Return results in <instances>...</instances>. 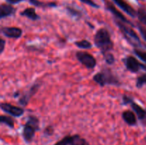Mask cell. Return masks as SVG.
Here are the masks:
<instances>
[{"instance_id":"cell-17","label":"cell","mask_w":146,"mask_h":145,"mask_svg":"<svg viewBox=\"0 0 146 145\" xmlns=\"http://www.w3.org/2000/svg\"><path fill=\"white\" fill-rule=\"evenodd\" d=\"M69 145H90L88 141L81 137L79 134H74L71 136Z\"/></svg>"},{"instance_id":"cell-16","label":"cell","mask_w":146,"mask_h":145,"mask_svg":"<svg viewBox=\"0 0 146 145\" xmlns=\"http://www.w3.org/2000/svg\"><path fill=\"white\" fill-rule=\"evenodd\" d=\"M29 2L34 7L41 8H53L57 7V4L56 2H44L39 0H29Z\"/></svg>"},{"instance_id":"cell-13","label":"cell","mask_w":146,"mask_h":145,"mask_svg":"<svg viewBox=\"0 0 146 145\" xmlns=\"http://www.w3.org/2000/svg\"><path fill=\"white\" fill-rule=\"evenodd\" d=\"M121 116H122L124 122L129 126H135L137 125V118L138 117L133 110L127 109V110L123 111Z\"/></svg>"},{"instance_id":"cell-15","label":"cell","mask_w":146,"mask_h":145,"mask_svg":"<svg viewBox=\"0 0 146 145\" xmlns=\"http://www.w3.org/2000/svg\"><path fill=\"white\" fill-rule=\"evenodd\" d=\"M20 15L21 16L27 17V18H29V19L32 20L34 21L40 19V16L36 14V9L34 8H33V7L26 8L24 11H22L20 13Z\"/></svg>"},{"instance_id":"cell-29","label":"cell","mask_w":146,"mask_h":145,"mask_svg":"<svg viewBox=\"0 0 146 145\" xmlns=\"http://www.w3.org/2000/svg\"><path fill=\"white\" fill-rule=\"evenodd\" d=\"M6 46V41L4 38H0V54H2Z\"/></svg>"},{"instance_id":"cell-18","label":"cell","mask_w":146,"mask_h":145,"mask_svg":"<svg viewBox=\"0 0 146 145\" xmlns=\"http://www.w3.org/2000/svg\"><path fill=\"white\" fill-rule=\"evenodd\" d=\"M0 123L4 124L11 129H14V125H15L14 118H12V117L7 116V115H1V117H0Z\"/></svg>"},{"instance_id":"cell-6","label":"cell","mask_w":146,"mask_h":145,"mask_svg":"<svg viewBox=\"0 0 146 145\" xmlns=\"http://www.w3.org/2000/svg\"><path fill=\"white\" fill-rule=\"evenodd\" d=\"M41 85V81L36 80L29 89L26 92L20 94V96L18 98V103L22 107H26L28 105L29 102L33 96L36 94Z\"/></svg>"},{"instance_id":"cell-30","label":"cell","mask_w":146,"mask_h":145,"mask_svg":"<svg viewBox=\"0 0 146 145\" xmlns=\"http://www.w3.org/2000/svg\"><path fill=\"white\" fill-rule=\"evenodd\" d=\"M6 1L10 4H17L21 2V1H24V0H6Z\"/></svg>"},{"instance_id":"cell-26","label":"cell","mask_w":146,"mask_h":145,"mask_svg":"<svg viewBox=\"0 0 146 145\" xmlns=\"http://www.w3.org/2000/svg\"><path fill=\"white\" fill-rule=\"evenodd\" d=\"M136 26L137 27H138V31H139L141 36L143 37L144 41H146V27H145V26H143V24H137Z\"/></svg>"},{"instance_id":"cell-10","label":"cell","mask_w":146,"mask_h":145,"mask_svg":"<svg viewBox=\"0 0 146 145\" xmlns=\"http://www.w3.org/2000/svg\"><path fill=\"white\" fill-rule=\"evenodd\" d=\"M0 107L3 112L9 114L11 117H20L24 113V108L16 106V105L8 103V102H1L0 105Z\"/></svg>"},{"instance_id":"cell-3","label":"cell","mask_w":146,"mask_h":145,"mask_svg":"<svg viewBox=\"0 0 146 145\" xmlns=\"http://www.w3.org/2000/svg\"><path fill=\"white\" fill-rule=\"evenodd\" d=\"M114 21L122 35L130 45L134 48H139L141 46V39L137 33L134 31L133 27L118 20L114 19Z\"/></svg>"},{"instance_id":"cell-20","label":"cell","mask_w":146,"mask_h":145,"mask_svg":"<svg viewBox=\"0 0 146 145\" xmlns=\"http://www.w3.org/2000/svg\"><path fill=\"white\" fill-rule=\"evenodd\" d=\"M136 16L138 21L143 26H146V9L144 7H140L137 10Z\"/></svg>"},{"instance_id":"cell-4","label":"cell","mask_w":146,"mask_h":145,"mask_svg":"<svg viewBox=\"0 0 146 145\" xmlns=\"http://www.w3.org/2000/svg\"><path fill=\"white\" fill-rule=\"evenodd\" d=\"M40 121L36 116L29 115L27 120L23 127L22 136L24 142L27 144L31 143L34 139L36 132L40 129Z\"/></svg>"},{"instance_id":"cell-5","label":"cell","mask_w":146,"mask_h":145,"mask_svg":"<svg viewBox=\"0 0 146 145\" xmlns=\"http://www.w3.org/2000/svg\"><path fill=\"white\" fill-rule=\"evenodd\" d=\"M122 104L123 105H130L132 110L136 115L138 119L141 120L142 123L146 120V109L136 103L132 97L124 95L122 98Z\"/></svg>"},{"instance_id":"cell-7","label":"cell","mask_w":146,"mask_h":145,"mask_svg":"<svg viewBox=\"0 0 146 145\" xmlns=\"http://www.w3.org/2000/svg\"><path fill=\"white\" fill-rule=\"evenodd\" d=\"M76 58L80 63L87 69H94L97 65V61L92 54L87 51H78L76 53Z\"/></svg>"},{"instance_id":"cell-8","label":"cell","mask_w":146,"mask_h":145,"mask_svg":"<svg viewBox=\"0 0 146 145\" xmlns=\"http://www.w3.org/2000/svg\"><path fill=\"white\" fill-rule=\"evenodd\" d=\"M123 62L127 71L132 73H137L139 72L141 70H142L143 65V63L138 61V60L133 55L126 56L123 59Z\"/></svg>"},{"instance_id":"cell-11","label":"cell","mask_w":146,"mask_h":145,"mask_svg":"<svg viewBox=\"0 0 146 145\" xmlns=\"http://www.w3.org/2000/svg\"><path fill=\"white\" fill-rule=\"evenodd\" d=\"M1 32L7 38L14 39L21 38L23 34L22 29L16 26H2L1 28Z\"/></svg>"},{"instance_id":"cell-24","label":"cell","mask_w":146,"mask_h":145,"mask_svg":"<svg viewBox=\"0 0 146 145\" xmlns=\"http://www.w3.org/2000/svg\"><path fill=\"white\" fill-rule=\"evenodd\" d=\"M103 56H104V61H106V63L108 65H113L115 63V58L112 53H106V55H103Z\"/></svg>"},{"instance_id":"cell-2","label":"cell","mask_w":146,"mask_h":145,"mask_svg":"<svg viewBox=\"0 0 146 145\" xmlns=\"http://www.w3.org/2000/svg\"><path fill=\"white\" fill-rule=\"evenodd\" d=\"M93 80L101 87L106 85L120 86L121 85V80L116 74L114 73L111 68L106 67L95 74L93 76Z\"/></svg>"},{"instance_id":"cell-25","label":"cell","mask_w":146,"mask_h":145,"mask_svg":"<svg viewBox=\"0 0 146 145\" xmlns=\"http://www.w3.org/2000/svg\"><path fill=\"white\" fill-rule=\"evenodd\" d=\"M71 139V135L68 134L64 136V138L59 140L58 142H56L54 145H69Z\"/></svg>"},{"instance_id":"cell-32","label":"cell","mask_w":146,"mask_h":145,"mask_svg":"<svg viewBox=\"0 0 146 145\" xmlns=\"http://www.w3.org/2000/svg\"><path fill=\"white\" fill-rule=\"evenodd\" d=\"M145 47H146V45H145Z\"/></svg>"},{"instance_id":"cell-23","label":"cell","mask_w":146,"mask_h":145,"mask_svg":"<svg viewBox=\"0 0 146 145\" xmlns=\"http://www.w3.org/2000/svg\"><path fill=\"white\" fill-rule=\"evenodd\" d=\"M133 53L146 64V51L140 49L139 48H134Z\"/></svg>"},{"instance_id":"cell-21","label":"cell","mask_w":146,"mask_h":145,"mask_svg":"<svg viewBox=\"0 0 146 145\" xmlns=\"http://www.w3.org/2000/svg\"><path fill=\"white\" fill-rule=\"evenodd\" d=\"M66 9L68 14H69L71 16L74 17V18L78 19V18H81V16H82V13H81V11H79L78 9H76L74 8V7L67 6V7H66Z\"/></svg>"},{"instance_id":"cell-27","label":"cell","mask_w":146,"mask_h":145,"mask_svg":"<svg viewBox=\"0 0 146 145\" xmlns=\"http://www.w3.org/2000/svg\"><path fill=\"white\" fill-rule=\"evenodd\" d=\"M54 133V128L53 127V126L51 125H48L44 129V134L46 135V136H52Z\"/></svg>"},{"instance_id":"cell-22","label":"cell","mask_w":146,"mask_h":145,"mask_svg":"<svg viewBox=\"0 0 146 145\" xmlns=\"http://www.w3.org/2000/svg\"><path fill=\"white\" fill-rule=\"evenodd\" d=\"M146 85V73H143L137 77L135 86L138 89L142 88L144 85Z\"/></svg>"},{"instance_id":"cell-1","label":"cell","mask_w":146,"mask_h":145,"mask_svg":"<svg viewBox=\"0 0 146 145\" xmlns=\"http://www.w3.org/2000/svg\"><path fill=\"white\" fill-rule=\"evenodd\" d=\"M94 44L99 49L103 55H106L113 49L114 43L111 36L106 28H100L94 35Z\"/></svg>"},{"instance_id":"cell-9","label":"cell","mask_w":146,"mask_h":145,"mask_svg":"<svg viewBox=\"0 0 146 145\" xmlns=\"http://www.w3.org/2000/svg\"><path fill=\"white\" fill-rule=\"evenodd\" d=\"M104 3H105V7L106 8V9L108 10V11H109L110 12L113 14V16L115 17V19L122 21V22L125 23V24H128V25L131 26L133 27V28L135 27V25H134L131 21H130L129 20H128V18L121 12V11H118L113 3L108 1V0H104Z\"/></svg>"},{"instance_id":"cell-19","label":"cell","mask_w":146,"mask_h":145,"mask_svg":"<svg viewBox=\"0 0 146 145\" xmlns=\"http://www.w3.org/2000/svg\"><path fill=\"white\" fill-rule=\"evenodd\" d=\"M74 45L78 48L79 49H91L93 47V45L91 44V43L89 41L86 39H83L81 41H75L74 42Z\"/></svg>"},{"instance_id":"cell-12","label":"cell","mask_w":146,"mask_h":145,"mask_svg":"<svg viewBox=\"0 0 146 145\" xmlns=\"http://www.w3.org/2000/svg\"><path fill=\"white\" fill-rule=\"evenodd\" d=\"M113 1L118 7H120L123 11H125L130 16L133 17V18L136 16L137 11L134 9L132 6L130 5L125 0H113Z\"/></svg>"},{"instance_id":"cell-28","label":"cell","mask_w":146,"mask_h":145,"mask_svg":"<svg viewBox=\"0 0 146 145\" xmlns=\"http://www.w3.org/2000/svg\"><path fill=\"white\" fill-rule=\"evenodd\" d=\"M79 1H81L82 3L87 4V5L91 6V7H94V8L98 9L100 7V6L98 4H96L95 1H93V0H79Z\"/></svg>"},{"instance_id":"cell-31","label":"cell","mask_w":146,"mask_h":145,"mask_svg":"<svg viewBox=\"0 0 146 145\" xmlns=\"http://www.w3.org/2000/svg\"><path fill=\"white\" fill-rule=\"evenodd\" d=\"M145 142H146V138H145Z\"/></svg>"},{"instance_id":"cell-14","label":"cell","mask_w":146,"mask_h":145,"mask_svg":"<svg viewBox=\"0 0 146 145\" xmlns=\"http://www.w3.org/2000/svg\"><path fill=\"white\" fill-rule=\"evenodd\" d=\"M16 9L11 4H1L0 6V18H6V17L11 16L16 13Z\"/></svg>"}]
</instances>
